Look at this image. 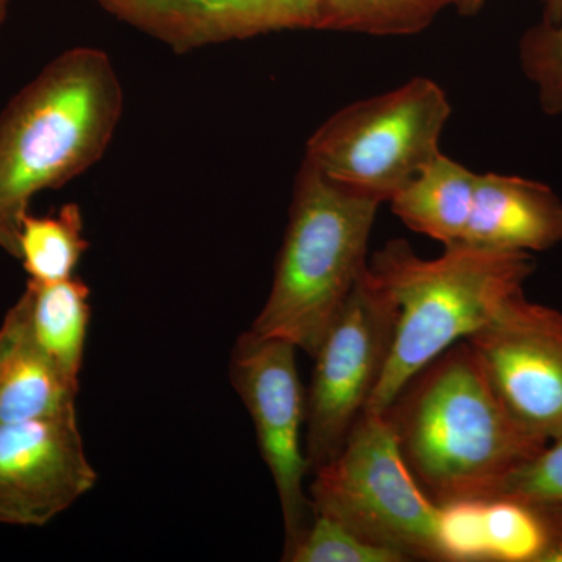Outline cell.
Returning <instances> with one entry per match:
<instances>
[{"label": "cell", "instance_id": "1", "mask_svg": "<svg viewBox=\"0 0 562 562\" xmlns=\"http://www.w3.org/2000/svg\"><path fill=\"white\" fill-rule=\"evenodd\" d=\"M382 414L414 482L438 508L494 498L547 446L508 416L464 339L417 372Z\"/></svg>", "mask_w": 562, "mask_h": 562}, {"label": "cell", "instance_id": "2", "mask_svg": "<svg viewBox=\"0 0 562 562\" xmlns=\"http://www.w3.org/2000/svg\"><path fill=\"white\" fill-rule=\"evenodd\" d=\"M124 114V88L106 52L57 55L0 113V249L20 258L22 220L40 192L102 160Z\"/></svg>", "mask_w": 562, "mask_h": 562}, {"label": "cell", "instance_id": "3", "mask_svg": "<svg viewBox=\"0 0 562 562\" xmlns=\"http://www.w3.org/2000/svg\"><path fill=\"white\" fill-rule=\"evenodd\" d=\"M524 251L446 247L424 260L405 239L373 255L368 271L397 305V327L386 368L366 412L382 414L409 380L453 344L482 328L535 272Z\"/></svg>", "mask_w": 562, "mask_h": 562}, {"label": "cell", "instance_id": "4", "mask_svg": "<svg viewBox=\"0 0 562 562\" xmlns=\"http://www.w3.org/2000/svg\"><path fill=\"white\" fill-rule=\"evenodd\" d=\"M380 205L303 160L271 292L250 331L294 344L313 358L368 268Z\"/></svg>", "mask_w": 562, "mask_h": 562}, {"label": "cell", "instance_id": "5", "mask_svg": "<svg viewBox=\"0 0 562 562\" xmlns=\"http://www.w3.org/2000/svg\"><path fill=\"white\" fill-rule=\"evenodd\" d=\"M312 475L313 516L328 517L403 561H446L441 508L414 482L383 414L362 413L341 452Z\"/></svg>", "mask_w": 562, "mask_h": 562}, {"label": "cell", "instance_id": "6", "mask_svg": "<svg viewBox=\"0 0 562 562\" xmlns=\"http://www.w3.org/2000/svg\"><path fill=\"white\" fill-rule=\"evenodd\" d=\"M450 114L442 88L416 77L333 114L313 133L303 160L347 190L390 202L441 154Z\"/></svg>", "mask_w": 562, "mask_h": 562}, {"label": "cell", "instance_id": "7", "mask_svg": "<svg viewBox=\"0 0 562 562\" xmlns=\"http://www.w3.org/2000/svg\"><path fill=\"white\" fill-rule=\"evenodd\" d=\"M397 305L368 268L314 355L306 391L310 475L336 457L368 408L394 344Z\"/></svg>", "mask_w": 562, "mask_h": 562}, {"label": "cell", "instance_id": "8", "mask_svg": "<svg viewBox=\"0 0 562 562\" xmlns=\"http://www.w3.org/2000/svg\"><path fill=\"white\" fill-rule=\"evenodd\" d=\"M294 344L247 330L233 349L231 382L257 432L262 460L279 492L284 524L283 558L312 524V502L303 482L310 473L302 450L306 391L299 376Z\"/></svg>", "mask_w": 562, "mask_h": 562}, {"label": "cell", "instance_id": "9", "mask_svg": "<svg viewBox=\"0 0 562 562\" xmlns=\"http://www.w3.org/2000/svg\"><path fill=\"white\" fill-rule=\"evenodd\" d=\"M464 341L508 416L538 441L560 438L562 313L520 291Z\"/></svg>", "mask_w": 562, "mask_h": 562}, {"label": "cell", "instance_id": "10", "mask_svg": "<svg viewBox=\"0 0 562 562\" xmlns=\"http://www.w3.org/2000/svg\"><path fill=\"white\" fill-rule=\"evenodd\" d=\"M77 409L0 425V522L43 527L95 486Z\"/></svg>", "mask_w": 562, "mask_h": 562}, {"label": "cell", "instance_id": "11", "mask_svg": "<svg viewBox=\"0 0 562 562\" xmlns=\"http://www.w3.org/2000/svg\"><path fill=\"white\" fill-rule=\"evenodd\" d=\"M132 29L188 54L283 31H317L321 0H98Z\"/></svg>", "mask_w": 562, "mask_h": 562}, {"label": "cell", "instance_id": "12", "mask_svg": "<svg viewBox=\"0 0 562 562\" xmlns=\"http://www.w3.org/2000/svg\"><path fill=\"white\" fill-rule=\"evenodd\" d=\"M562 243V201L539 181L502 173L476 179L461 244L502 251H543Z\"/></svg>", "mask_w": 562, "mask_h": 562}, {"label": "cell", "instance_id": "13", "mask_svg": "<svg viewBox=\"0 0 562 562\" xmlns=\"http://www.w3.org/2000/svg\"><path fill=\"white\" fill-rule=\"evenodd\" d=\"M439 535L447 562H539L547 542L541 516L509 498L442 506Z\"/></svg>", "mask_w": 562, "mask_h": 562}, {"label": "cell", "instance_id": "14", "mask_svg": "<svg viewBox=\"0 0 562 562\" xmlns=\"http://www.w3.org/2000/svg\"><path fill=\"white\" fill-rule=\"evenodd\" d=\"M79 380L41 349L20 302L0 327V425L76 409Z\"/></svg>", "mask_w": 562, "mask_h": 562}, {"label": "cell", "instance_id": "15", "mask_svg": "<svg viewBox=\"0 0 562 562\" xmlns=\"http://www.w3.org/2000/svg\"><path fill=\"white\" fill-rule=\"evenodd\" d=\"M479 173L439 154L391 199L395 216L412 231L457 246L471 220Z\"/></svg>", "mask_w": 562, "mask_h": 562}, {"label": "cell", "instance_id": "16", "mask_svg": "<svg viewBox=\"0 0 562 562\" xmlns=\"http://www.w3.org/2000/svg\"><path fill=\"white\" fill-rule=\"evenodd\" d=\"M91 291L79 277L38 283L29 280L20 302L36 342L58 366L79 380L91 321Z\"/></svg>", "mask_w": 562, "mask_h": 562}, {"label": "cell", "instance_id": "17", "mask_svg": "<svg viewBox=\"0 0 562 562\" xmlns=\"http://www.w3.org/2000/svg\"><path fill=\"white\" fill-rule=\"evenodd\" d=\"M88 247L83 214L77 203L70 202L44 216H35L31 211L25 214L18 260L31 277L29 280L57 283L76 277L77 266Z\"/></svg>", "mask_w": 562, "mask_h": 562}, {"label": "cell", "instance_id": "18", "mask_svg": "<svg viewBox=\"0 0 562 562\" xmlns=\"http://www.w3.org/2000/svg\"><path fill=\"white\" fill-rule=\"evenodd\" d=\"M458 3L460 0H321L317 31L414 35Z\"/></svg>", "mask_w": 562, "mask_h": 562}, {"label": "cell", "instance_id": "19", "mask_svg": "<svg viewBox=\"0 0 562 562\" xmlns=\"http://www.w3.org/2000/svg\"><path fill=\"white\" fill-rule=\"evenodd\" d=\"M494 498H509L538 513L562 514V435L509 473Z\"/></svg>", "mask_w": 562, "mask_h": 562}, {"label": "cell", "instance_id": "20", "mask_svg": "<svg viewBox=\"0 0 562 562\" xmlns=\"http://www.w3.org/2000/svg\"><path fill=\"white\" fill-rule=\"evenodd\" d=\"M520 65L535 83L539 103L550 116L562 114V21L528 29L520 40Z\"/></svg>", "mask_w": 562, "mask_h": 562}, {"label": "cell", "instance_id": "21", "mask_svg": "<svg viewBox=\"0 0 562 562\" xmlns=\"http://www.w3.org/2000/svg\"><path fill=\"white\" fill-rule=\"evenodd\" d=\"M288 562H405L401 554L361 541L324 516H313L308 530L284 558Z\"/></svg>", "mask_w": 562, "mask_h": 562}, {"label": "cell", "instance_id": "22", "mask_svg": "<svg viewBox=\"0 0 562 562\" xmlns=\"http://www.w3.org/2000/svg\"><path fill=\"white\" fill-rule=\"evenodd\" d=\"M538 513V512H536ZM546 527V549L539 562H562V514L538 513Z\"/></svg>", "mask_w": 562, "mask_h": 562}, {"label": "cell", "instance_id": "23", "mask_svg": "<svg viewBox=\"0 0 562 562\" xmlns=\"http://www.w3.org/2000/svg\"><path fill=\"white\" fill-rule=\"evenodd\" d=\"M543 22L558 24L562 21V0H542Z\"/></svg>", "mask_w": 562, "mask_h": 562}, {"label": "cell", "instance_id": "24", "mask_svg": "<svg viewBox=\"0 0 562 562\" xmlns=\"http://www.w3.org/2000/svg\"><path fill=\"white\" fill-rule=\"evenodd\" d=\"M484 3H486V0H460L457 9L462 16H473V14L479 13L483 9Z\"/></svg>", "mask_w": 562, "mask_h": 562}, {"label": "cell", "instance_id": "25", "mask_svg": "<svg viewBox=\"0 0 562 562\" xmlns=\"http://www.w3.org/2000/svg\"><path fill=\"white\" fill-rule=\"evenodd\" d=\"M9 5L10 0H0V27H2L3 22L7 20V14H9Z\"/></svg>", "mask_w": 562, "mask_h": 562}]
</instances>
